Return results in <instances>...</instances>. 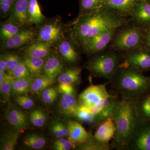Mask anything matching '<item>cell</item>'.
<instances>
[{
  "label": "cell",
  "mask_w": 150,
  "mask_h": 150,
  "mask_svg": "<svg viewBox=\"0 0 150 150\" xmlns=\"http://www.w3.org/2000/svg\"><path fill=\"white\" fill-rule=\"evenodd\" d=\"M131 19L136 25L146 29L150 28V3L139 0L136 3Z\"/></svg>",
  "instance_id": "7c38bea8"
},
{
  "label": "cell",
  "mask_w": 150,
  "mask_h": 150,
  "mask_svg": "<svg viewBox=\"0 0 150 150\" xmlns=\"http://www.w3.org/2000/svg\"><path fill=\"white\" fill-rule=\"evenodd\" d=\"M54 81L45 75L35 77L32 79L30 91L35 93L43 92L44 90L53 83Z\"/></svg>",
  "instance_id": "83f0119b"
},
{
  "label": "cell",
  "mask_w": 150,
  "mask_h": 150,
  "mask_svg": "<svg viewBox=\"0 0 150 150\" xmlns=\"http://www.w3.org/2000/svg\"><path fill=\"white\" fill-rule=\"evenodd\" d=\"M144 29L138 25L128 26L116 32L111 41L112 48L125 53L144 46Z\"/></svg>",
  "instance_id": "5b68a950"
},
{
  "label": "cell",
  "mask_w": 150,
  "mask_h": 150,
  "mask_svg": "<svg viewBox=\"0 0 150 150\" xmlns=\"http://www.w3.org/2000/svg\"><path fill=\"white\" fill-rule=\"evenodd\" d=\"M67 126L69 131V139L76 144L77 146L87 142L92 136L77 121H69Z\"/></svg>",
  "instance_id": "2e32d148"
},
{
  "label": "cell",
  "mask_w": 150,
  "mask_h": 150,
  "mask_svg": "<svg viewBox=\"0 0 150 150\" xmlns=\"http://www.w3.org/2000/svg\"><path fill=\"white\" fill-rule=\"evenodd\" d=\"M29 120L33 126L42 127L47 121V116L41 109L38 108L31 112L29 115Z\"/></svg>",
  "instance_id": "836d02e7"
},
{
  "label": "cell",
  "mask_w": 150,
  "mask_h": 150,
  "mask_svg": "<svg viewBox=\"0 0 150 150\" xmlns=\"http://www.w3.org/2000/svg\"><path fill=\"white\" fill-rule=\"evenodd\" d=\"M129 150H150V123H139Z\"/></svg>",
  "instance_id": "8fae6325"
},
{
  "label": "cell",
  "mask_w": 150,
  "mask_h": 150,
  "mask_svg": "<svg viewBox=\"0 0 150 150\" xmlns=\"http://www.w3.org/2000/svg\"><path fill=\"white\" fill-rule=\"evenodd\" d=\"M144 47L150 51V28L144 29Z\"/></svg>",
  "instance_id": "f6af8a7d"
},
{
  "label": "cell",
  "mask_w": 150,
  "mask_h": 150,
  "mask_svg": "<svg viewBox=\"0 0 150 150\" xmlns=\"http://www.w3.org/2000/svg\"><path fill=\"white\" fill-rule=\"evenodd\" d=\"M108 84L90 86L79 95V104L91 109L103 98L111 96L106 89Z\"/></svg>",
  "instance_id": "ba28073f"
},
{
  "label": "cell",
  "mask_w": 150,
  "mask_h": 150,
  "mask_svg": "<svg viewBox=\"0 0 150 150\" xmlns=\"http://www.w3.org/2000/svg\"><path fill=\"white\" fill-rule=\"evenodd\" d=\"M63 63L61 59L55 55L50 54L46 58L43 67V72L44 75L51 79L61 74L63 69Z\"/></svg>",
  "instance_id": "d6986e66"
},
{
  "label": "cell",
  "mask_w": 150,
  "mask_h": 150,
  "mask_svg": "<svg viewBox=\"0 0 150 150\" xmlns=\"http://www.w3.org/2000/svg\"><path fill=\"white\" fill-rule=\"evenodd\" d=\"M14 79H32L33 77L28 70L23 60H22L18 67L10 75Z\"/></svg>",
  "instance_id": "74e56055"
},
{
  "label": "cell",
  "mask_w": 150,
  "mask_h": 150,
  "mask_svg": "<svg viewBox=\"0 0 150 150\" xmlns=\"http://www.w3.org/2000/svg\"><path fill=\"white\" fill-rule=\"evenodd\" d=\"M81 80V69L78 67H73L66 70L59 75L58 80L60 83L73 85L79 84Z\"/></svg>",
  "instance_id": "cb8c5ba5"
},
{
  "label": "cell",
  "mask_w": 150,
  "mask_h": 150,
  "mask_svg": "<svg viewBox=\"0 0 150 150\" xmlns=\"http://www.w3.org/2000/svg\"><path fill=\"white\" fill-rule=\"evenodd\" d=\"M121 65L133 67L142 72L150 71V51L144 47L125 53Z\"/></svg>",
  "instance_id": "52a82bcc"
},
{
  "label": "cell",
  "mask_w": 150,
  "mask_h": 150,
  "mask_svg": "<svg viewBox=\"0 0 150 150\" xmlns=\"http://www.w3.org/2000/svg\"><path fill=\"white\" fill-rule=\"evenodd\" d=\"M58 50L63 59L68 63L74 64L79 60V54L77 50L69 40H64L60 42Z\"/></svg>",
  "instance_id": "44dd1931"
},
{
  "label": "cell",
  "mask_w": 150,
  "mask_h": 150,
  "mask_svg": "<svg viewBox=\"0 0 150 150\" xmlns=\"http://www.w3.org/2000/svg\"><path fill=\"white\" fill-rule=\"evenodd\" d=\"M16 0H0V10L3 16L10 15L11 11Z\"/></svg>",
  "instance_id": "b9f144b4"
},
{
  "label": "cell",
  "mask_w": 150,
  "mask_h": 150,
  "mask_svg": "<svg viewBox=\"0 0 150 150\" xmlns=\"http://www.w3.org/2000/svg\"><path fill=\"white\" fill-rule=\"evenodd\" d=\"M5 115L9 123L14 127L21 129H26L27 126V116L14 104L8 103Z\"/></svg>",
  "instance_id": "9a60e30c"
},
{
  "label": "cell",
  "mask_w": 150,
  "mask_h": 150,
  "mask_svg": "<svg viewBox=\"0 0 150 150\" xmlns=\"http://www.w3.org/2000/svg\"><path fill=\"white\" fill-rule=\"evenodd\" d=\"M60 107L63 114L69 117H72V112L69 104L64 97L62 96L60 101Z\"/></svg>",
  "instance_id": "7bdbcfd3"
},
{
  "label": "cell",
  "mask_w": 150,
  "mask_h": 150,
  "mask_svg": "<svg viewBox=\"0 0 150 150\" xmlns=\"http://www.w3.org/2000/svg\"><path fill=\"white\" fill-rule=\"evenodd\" d=\"M76 148L82 150H109L111 149L109 143L99 142L93 136L87 142L79 145Z\"/></svg>",
  "instance_id": "f546056e"
},
{
  "label": "cell",
  "mask_w": 150,
  "mask_h": 150,
  "mask_svg": "<svg viewBox=\"0 0 150 150\" xmlns=\"http://www.w3.org/2000/svg\"><path fill=\"white\" fill-rule=\"evenodd\" d=\"M35 33L32 29L23 28L5 41H3L2 48L15 49L27 44L35 37Z\"/></svg>",
  "instance_id": "5bb4252c"
},
{
  "label": "cell",
  "mask_w": 150,
  "mask_h": 150,
  "mask_svg": "<svg viewBox=\"0 0 150 150\" xmlns=\"http://www.w3.org/2000/svg\"><path fill=\"white\" fill-rule=\"evenodd\" d=\"M75 116L78 120L83 123L89 124L96 123L95 118L92 113L91 109L83 105H79Z\"/></svg>",
  "instance_id": "d6a6232c"
},
{
  "label": "cell",
  "mask_w": 150,
  "mask_h": 150,
  "mask_svg": "<svg viewBox=\"0 0 150 150\" xmlns=\"http://www.w3.org/2000/svg\"><path fill=\"white\" fill-rule=\"evenodd\" d=\"M125 24V21L115 12L100 8L81 15L74 25L73 34L81 43L103 31L120 28Z\"/></svg>",
  "instance_id": "7a4b0ae2"
},
{
  "label": "cell",
  "mask_w": 150,
  "mask_h": 150,
  "mask_svg": "<svg viewBox=\"0 0 150 150\" xmlns=\"http://www.w3.org/2000/svg\"><path fill=\"white\" fill-rule=\"evenodd\" d=\"M109 82L116 95L122 98L137 99L150 91V77L133 67L120 65Z\"/></svg>",
  "instance_id": "3957f363"
},
{
  "label": "cell",
  "mask_w": 150,
  "mask_h": 150,
  "mask_svg": "<svg viewBox=\"0 0 150 150\" xmlns=\"http://www.w3.org/2000/svg\"><path fill=\"white\" fill-rule=\"evenodd\" d=\"M59 89L62 93H74L73 85L68 84L60 83Z\"/></svg>",
  "instance_id": "ee69618b"
},
{
  "label": "cell",
  "mask_w": 150,
  "mask_h": 150,
  "mask_svg": "<svg viewBox=\"0 0 150 150\" xmlns=\"http://www.w3.org/2000/svg\"><path fill=\"white\" fill-rule=\"evenodd\" d=\"M63 30L62 27L56 23H49L40 28L37 41L54 45L62 39Z\"/></svg>",
  "instance_id": "30bf717a"
},
{
  "label": "cell",
  "mask_w": 150,
  "mask_h": 150,
  "mask_svg": "<svg viewBox=\"0 0 150 150\" xmlns=\"http://www.w3.org/2000/svg\"><path fill=\"white\" fill-rule=\"evenodd\" d=\"M119 100L117 95H112L103 98L92 108L96 123L100 124L108 118H112Z\"/></svg>",
  "instance_id": "9c48e42d"
},
{
  "label": "cell",
  "mask_w": 150,
  "mask_h": 150,
  "mask_svg": "<svg viewBox=\"0 0 150 150\" xmlns=\"http://www.w3.org/2000/svg\"><path fill=\"white\" fill-rule=\"evenodd\" d=\"M136 108L140 123H150V93L136 99Z\"/></svg>",
  "instance_id": "ffe728a7"
},
{
  "label": "cell",
  "mask_w": 150,
  "mask_h": 150,
  "mask_svg": "<svg viewBox=\"0 0 150 150\" xmlns=\"http://www.w3.org/2000/svg\"><path fill=\"white\" fill-rule=\"evenodd\" d=\"M32 80L13 79L11 83L12 94L21 95L27 93L30 91Z\"/></svg>",
  "instance_id": "f1b7e54d"
},
{
  "label": "cell",
  "mask_w": 150,
  "mask_h": 150,
  "mask_svg": "<svg viewBox=\"0 0 150 150\" xmlns=\"http://www.w3.org/2000/svg\"><path fill=\"white\" fill-rule=\"evenodd\" d=\"M13 79L9 75H6L4 80L0 84L1 93L4 100L8 103H10L11 96L12 94L11 83Z\"/></svg>",
  "instance_id": "8d00e7d4"
},
{
  "label": "cell",
  "mask_w": 150,
  "mask_h": 150,
  "mask_svg": "<svg viewBox=\"0 0 150 150\" xmlns=\"http://www.w3.org/2000/svg\"><path fill=\"white\" fill-rule=\"evenodd\" d=\"M46 59L25 56L23 60L30 74L35 77L40 75L43 71Z\"/></svg>",
  "instance_id": "484cf974"
},
{
  "label": "cell",
  "mask_w": 150,
  "mask_h": 150,
  "mask_svg": "<svg viewBox=\"0 0 150 150\" xmlns=\"http://www.w3.org/2000/svg\"><path fill=\"white\" fill-rule=\"evenodd\" d=\"M51 129L52 134L57 138H63L69 136L68 126L61 121H54L51 124Z\"/></svg>",
  "instance_id": "d590c367"
},
{
  "label": "cell",
  "mask_w": 150,
  "mask_h": 150,
  "mask_svg": "<svg viewBox=\"0 0 150 150\" xmlns=\"http://www.w3.org/2000/svg\"><path fill=\"white\" fill-rule=\"evenodd\" d=\"M23 143L25 146L34 149H42L46 144V139L40 135L31 134L25 137Z\"/></svg>",
  "instance_id": "4dcf8cb0"
},
{
  "label": "cell",
  "mask_w": 150,
  "mask_h": 150,
  "mask_svg": "<svg viewBox=\"0 0 150 150\" xmlns=\"http://www.w3.org/2000/svg\"><path fill=\"white\" fill-rule=\"evenodd\" d=\"M6 75L5 72H0V84L4 80Z\"/></svg>",
  "instance_id": "7dc6e473"
},
{
  "label": "cell",
  "mask_w": 150,
  "mask_h": 150,
  "mask_svg": "<svg viewBox=\"0 0 150 150\" xmlns=\"http://www.w3.org/2000/svg\"><path fill=\"white\" fill-rule=\"evenodd\" d=\"M23 129L15 128L4 135L1 139V150H13L15 148Z\"/></svg>",
  "instance_id": "d4e9b609"
},
{
  "label": "cell",
  "mask_w": 150,
  "mask_h": 150,
  "mask_svg": "<svg viewBox=\"0 0 150 150\" xmlns=\"http://www.w3.org/2000/svg\"><path fill=\"white\" fill-rule=\"evenodd\" d=\"M96 54L88 62L87 69L94 76L110 80L120 67L121 57L112 51H102Z\"/></svg>",
  "instance_id": "277c9868"
},
{
  "label": "cell",
  "mask_w": 150,
  "mask_h": 150,
  "mask_svg": "<svg viewBox=\"0 0 150 150\" xmlns=\"http://www.w3.org/2000/svg\"><path fill=\"white\" fill-rule=\"evenodd\" d=\"M104 0H79L80 11L81 15L90 13L101 8Z\"/></svg>",
  "instance_id": "1f68e13d"
},
{
  "label": "cell",
  "mask_w": 150,
  "mask_h": 150,
  "mask_svg": "<svg viewBox=\"0 0 150 150\" xmlns=\"http://www.w3.org/2000/svg\"><path fill=\"white\" fill-rule=\"evenodd\" d=\"M15 101L20 106L24 109H30L34 106L33 100L31 98L26 96L17 95Z\"/></svg>",
  "instance_id": "60d3db41"
},
{
  "label": "cell",
  "mask_w": 150,
  "mask_h": 150,
  "mask_svg": "<svg viewBox=\"0 0 150 150\" xmlns=\"http://www.w3.org/2000/svg\"><path fill=\"white\" fill-rule=\"evenodd\" d=\"M119 28L108 30L84 41L81 43L84 52L91 55L103 51L111 42Z\"/></svg>",
  "instance_id": "8992f818"
},
{
  "label": "cell",
  "mask_w": 150,
  "mask_h": 150,
  "mask_svg": "<svg viewBox=\"0 0 150 150\" xmlns=\"http://www.w3.org/2000/svg\"><path fill=\"white\" fill-rule=\"evenodd\" d=\"M139 0H104L101 8L108 9L120 16H131L136 3Z\"/></svg>",
  "instance_id": "4fadbf2b"
},
{
  "label": "cell",
  "mask_w": 150,
  "mask_h": 150,
  "mask_svg": "<svg viewBox=\"0 0 150 150\" xmlns=\"http://www.w3.org/2000/svg\"><path fill=\"white\" fill-rule=\"evenodd\" d=\"M93 137L98 141L103 143H109L115 134V128L113 120L108 118L100 123Z\"/></svg>",
  "instance_id": "ac0fdd59"
},
{
  "label": "cell",
  "mask_w": 150,
  "mask_h": 150,
  "mask_svg": "<svg viewBox=\"0 0 150 150\" xmlns=\"http://www.w3.org/2000/svg\"><path fill=\"white\" fill-rule=\"evenodd\" d=\"M22 25L9 17L7 20L1 24L0 29L1 40L3 41H5L13 37L22 29Z\"/></svg>",
  "instance_id": "603a6c76"
},
{
  "label": "cell",
  "mask_w": 150,
  "mask_h": 150,
  "mask_svg": "<svg viewBox=\"0 0 150 150\" xmlns=\"http://www.w3.org/2000/svg\"><path fill=\"white\" fill-rule=\"evenodd\" d=\"M28 18V24H38L44 21L45 17L42 13L37 0H30Z\"/></svg>",
  "instance_id": "4316f807"
},
{
  "label": "cell",
  "mask_w": 150,
  "mask_h": 150,
  "mask_svg": "<svg viewBox=\"0 0 150 150\" xmlns=\"http://www.w3.org/2000/svg\"><path fill=\"white\" fill-rule=\"evenodd\" d=\"M3 56L6 64V71L8 75L10 76L18 67L22 60L16 54H4Z\"/></svg>",
  "instance_id": "e575fe53"
},
{
  "label": "cell",
  "mask_w": 150,
  "mask_h": 150,
  "mask_svg": "<svg viewBox=\"0 0 150 150\" xmlns=\"http://www.w3.org/2000/svg\"><path fill=\"white\" fill-rule=\"evenodd\" d=\"M136 99L121 98L119 100L112 118L115 131L110 144L111 149L129 150L140 123L136 108Z\"/></svg>",
  "instance_id": "6da1fadb"
},
{
  "label": "cell",
  "mask_w": 150,
  "mask_h": 150,
  "mask_svg": "<svg viewBox=\"0 0 150 150\" xmlns=\"http://www.w3.org/2000/svg\"><path fill=\"white\" fill-rule=\"evenodd\" d=\"M51 46L48 43L37 41L26 48L25 51V56L46 59L51 54Z\"/></svg>",
  "instance_id": "7402d4cb"
},
{
  "label": "cell",
  "mask_w": 150,
  "mask_h": 150,
  "mask_svg": "<svg viewBox=\"0 0 150 150\" xmlns=\"http://www.w3.org/2000/svg\"><path fill=\"white\" fill-rule=\"evenodd\" d=\"M58 96L56 89L53 87H48L44 90L42 93V99L43 102L47 105L53 103Z\"/></svg>",
  "instance_id": "f35d334b"
},
{
  "label": "cell",
  "mask_w": 150,
  "mask_h": 150,
  "mask_svg": "<svg viewBox=\"0 0 150 150\" xmlns=\"http://www.w3.org/2000/svg\"><path fill=\"white\" fill-rule=\"evenodd\" d=\"M6 71V64L3 55L0 57V72H5Z\"/></svg>",
  "instance_id": "bcb514c9"
},
{
  "label": "cell",
  "mask_w": 150,
  "mask_h": 150,
  "mask_svg": "<svg viewBox=\"0 0 150 150\" xmlns=\"http://www.w3.org/2000/svg\"><path fill=\"white\" fill-rule=\"evenodd\" d=\"M29 1L30 0H16L11 11L10 17L22 26L28 24Z\"/></svg>",
  "instance_id": "e0dca14e"
},
{
  "label": "cell",
  "mask_w": 150,
  "mask_h": 150,
  "mask_svg": "<svg viewBox=\"0 0 150 150\" xmlns=\"http://www.w3.org/2000/svg\"><path fill=\"white\" fill-rule=\"evenodd\" d=\"M76 144L69 139L61 138L54 143V149L56 150H69L76 147Z\"/></svg>",
  "instance_id": "ab89813d"
}]
</instances>
